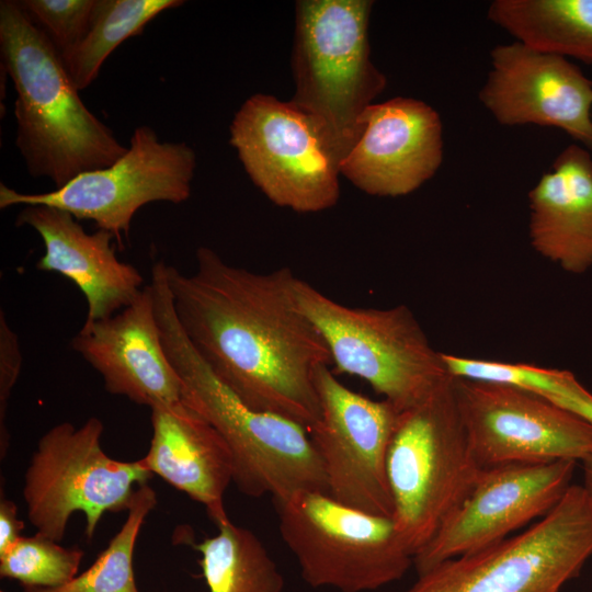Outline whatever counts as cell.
<instances>
[{"label": "cell", "instance_id": "484cf974", "mask_svg": "<svg viewBox=\"0 0 592 592\" xmlns=\"http://www.w3.org/2000/svg\"><path fill=\"white\" fill-rule=\"evenodd\" d=\"M83 555L82 549L62 547L41 533L22 536L0 557V576L25 588H57L76 577Z\"/></svg>", "mask_w": 592, "mask_h": 592}, {"label": "cell", "instance_id": "83f0119b", "mask_svg": "<svg viewBox=\"0 0 592 592\" xmlns=\"http://www.w3.org/2000/svg\"><path fill=\"white\" fill-rule=\"evenodd\" d=\"M22 352L16 333L4 311H0V457L5 456L10 434L7 425L8 405L22 368Z\"/></svg>", "mask_w": 592, "mask_h": 592}, {"label": "cell", "instance_id": "4fadbf2b", "mask_svg": "<svg viewBox=\"0 0 592 592\" xmlns=\"http://www.w3.org/2000/svg\"><path fill=\"white\" fill-rule=\"evenodd\" d=\"M454 392L481 468L582 462L592 455V424L533 392L510 384L460 377H454Z\"/></svg>", "mask_w": 592, "mask_h": 592}, {"label": "cell", "instance_id": "4316f807", "mask_svg": "<svg viewBox=\"0 0 592 592\" xmlns=\"http://www.w3.org/2000/svg\"><path fill=\"white\" fill-rule=\"evenodd\" d=\"M20 4L62 54L83 38L96 0H23Z\"/></svg>", "mask_w": 592, "mask_h": 592}, {"label": "cell", "instance_id": "5b68a950", "mask_svg": "<svg viewBox=\"0 0 592 592\" xmlns=\"http://www.w3.org/2000/svg\"><path fill=\"white\" fill-rule=\"evenodd\" d=\"M482 469L459 414L453 376L400 412L386 470L392 520L413 557L467 499Z\"/></svg>", "mask_w": 592, "mask_h": 592}, {"label": "cell", "instance_id": "d4e9b609", "mask_svg": "<svg viewBox=\"0 0 592 592\" xmlns=\"http://www.w3.org/2000/svg\"><path fill=\"white\" fill-rule=\"evenodd\" d=\"M157 504L156 491L148 485L135 489L127 517L92 566L57 588H25V592H138L133 555L145 519Z\"/></svg>", "mask_w": 592, "mask_h": 592}, {"label": "cell", "instance_id": "d6986e66", "mask_svg": "<svg viewBox=\"0 0 592 592\" xmlns=\"http://www.w3.org/2000/svg\"><path fill=\"white\" fill-rule=\"evenodd\" d=\"M151 410L145 467L201 503L216 526L229 520L225 492L234 479L231 453L216 429L181 401Z\"/></svg>", "mask_w": 592, "mask_h": 592}, {"label": "cell", "instance_id": "2e32d148", "mask_svg": "<svg viewBox=\"0 0 592 592\" xmlns=\"http://www.w3.org/2000/svg\"><path fill=\"white\" fill-rule=\"evenodd\" d=\"M363 133L339 166L363 192L401 196L419 189L443 159L442 123L426 103L395 98L372 104L363 118Z\"/></svg>", "mask_w": 592, "mask_h": 592}, {"label": "cell", "instance_id": "5bb4252c", "mask_svg": "<svg viewBox=\"0 0 592 592\" xmlns=\"http://www.w3.org/2000/svg\"><path fill=\"white\" fill-rule=\"evenodd\" d=\"M574 460L509 463L483 468L474 489L413 557L418 574L496 545L547 515L571 487Z\"/></svg>", "mask_w": 592, "mask_h": 592}, {"label": "cell", "instance_id": "4dcf8cb0", "mask_svg": "<svg viewBox=\"0 0 592 592\" xmlns=\"http://www.w3.org/2000/svg\"><path fill=\"white\" fill-rule=\"evenodd\" d=\"M0 592H5V591L1 590Z\"/></svg>", "mask_w": 592, "mask_h": 592}, {"label": "cell", "instance_id": "9a60e30c", "mask_svg": "<svg viewBox=\"0 0 592 592\" xmlns=\"http://www.w3.org/2000/svg\"><path fill=\"white\" fill-rule=\"evenodd\" d=\"M479 99L502 125L556 127L592 150V80L563 56L496 46Z\"/></svg>", "mask_w": 592, "mask_h": 592}, {"label": "cell", "instance_id": "f546056e", "mask_svg": "<svg viewBox=\"0 0 592 592\" xmlns=\"http://www.w3.org/2000/svg\"><path fill=\"white\" fill-rule=\"evenodd\" d=\"M583 463V477H584V483L583 488L592 499V455L584 460Z\"/></svg>", "mask_w": 592, "mask_h": 592}, {"label": "cell", "instance_id": "52a82bcc", "mask_svg": "<svg viewBox=\"0 0 592 592\" xmlns=\"http://www.w3.org/2000/svg\"><path fill=\"white\" fill-rule=\"evenodd\" d=\"M281 536L312 588L366 592L401 579L413 555L392 517L354 509L322 491L273 499Z\"/></svg>", "mask_w": 592, "mask_h": 592}, {"label": "cell", "instance_id": "7402d4cb", "mask_svg": "<svg viewBox=\"0 0 592 592\" xmlns=\"http://www.w3.org/2000/svg\"><path fill=\"white\" fill-rule=\"evenodd\" d=\"M195 545L209 592H282L283 577L258 536L231 521Z\"/></svg>", "mask_w": 592, "mask_h": 592}, {"label": "cell", "instance_id": "f1b7e54d", "mask_svg": "<svg viewBox=\"0 0 592 592\" xmlns=\"http://www.w3.org/2000/svg\"><path fill=\"white\" fill-rule=\"evenodd\" d=\"M24 523L18 519L16 504L3 498L0 500V557L8 553L22 537Z\"/></svg>", "mask_w": 592, "mask_h": 592}, {"label": "cell", "instance_id": "30bf717a", "mask_svg": "<svg viewBox=\"0 0 592 592\" xmlns=\"http://www.w3.org/2000/svg\"><path fill=\"white\" fill-rule=\"evenodd\" d=\"M196 155L185 143L160 141L149 126L134 129L126 152L106 168L81 173L45 193L0 184V208L46 205L93 220L122 244L136 212L151 202L180 204L191 196Z\"/></svg>", "mask_w": 592, "mask_h": 592}, {"label": "cell", "instance_id": "6da1fadb", "mask_svg": "<svg viewBox=\"0 0 592 592\" xmlns=\"http://www.w3.org/2000/svg\"><path fill=\"white\" fill-rule=\"evenodd\" d=\"M184 274L167 264L177 318L213 373L250 408L299 423L320 415L314 375L332 363L326 341L299 309L288 267L255 273L200 247Z\"/></svg>", "mask_w": 592, "mask_h": 592}, {"label": "cell", "instance_id": "8992f818", "mask_svg": "<svg viewBox=\"0 0 592 592\" xmlns=\"http://www.w3.org/2000/svg\"><path fill=\"white\" fill-rule=\"evenodd\" d=\"M299 309L326 341L337 372L357 376L400 412L426 399L452 375L405 305L352 308L295 275Z\"/></svg>", "mask_w": 592, "mask_h": 592}, {"label": "cell", "instance_id": "7c38bea8", "mask_svg": "<svg viewBox=\"0 0 592 592\" xmlns=\"http://www.w3.org/2000/svg\"><path fill=\"white\" fill-rule=\"evenodd\" d=\"M314 382L320 415L308 433L328 493L354 509L392 517L386 458L400 411L348 388L329 365L316 368Z\"/></svg>", "mask_w": 592, "mask_h": 592}, {"label": "cell", "instance_id": "44dd1931", "mask_svg": "<svg viewBox=\"0 0 592 592\" xmlns=\"http://www.w3.org/2000/svg\"><path fill=\"white\" fill-rule=\"evenodd\" d=\"M488 16L534 50L592 65V0H496Z\"/></svg>", "mask_w": 592, "mask_h": 592}, {"label": "cell", "instance_id": "ac0fdd59", "mask_svg": "<svg viewBox=\"0 0 592 592\" xmlns=\"http://www.w3.org/2000/svg\"><path fill=\"white\" fill-rule=\"evenodd\" d=\"M15 225L32 227L43 240L45 253L36 269L65 276L84 295V322L106 319L140 296L143 275L116 257L111 232L89 234L71 214L46 205L23 206Z\"/></svg>", "mask_w": 592, "mask_h": 592}, {"label": "cell", "instance_id": "9c48e42d", "mask_svg": "<svg viewBox=\"0 0 592 592\" xmlns=\"http://www.w3.org/2000/svg\"><path fill=\"white\" fill-rule=\"evenodd\" d=\"M103 431V422L91 417L80 426L56 424L39 437L22 490L37 533L59 543L71 515L81 512L91 539L103 514L127 510L134 485L151 477L141 459L110 457L101 445Z\"/></svg>", "mask_w": 592, "mask_h": 592}, {"label": "cell", "instance_id": "ba28073f", "mask_svg": "<svg viewBox=\"0 0 592 592\" xmlns=\"http://www.w3.org/2000/svg\"><path fill=\"white\" fill-rule=\"evenodd\" d=\"M592 556V499L571 485L561 501L524 532L445 560L402 592H560Z\"/></svg>", "mask_w": 592, "mask_h": 592}, {"label": "cell", "instance_id": "e0dca14e", "mask_svg": "<svg viewBox=\"0 0 592 592\" xmlns=\"http://www.w3.org/2000/svg\"><path fill=\"white\" fill-rule=\"evenodd\" d=\"M71 346L112 395L150 409L183 401V384L163 348L149 284L115 315L84 322Z\"/></svg>", "mask_w": 592, "mask_h": 592}, {"label": "cell", "instance_id": "ffe728a7", "mask_svg": "<svg viewBox=\"0 0 592 592\" xmlns=\"http://www.w3.org/2000/svg\"><path fill=\"white\" fill-rule=\"evenodd\" d=\"M534 250L567 272L592 266V157L569 145L528 194Z\"/></svg>", "mask_w": 592, "mask_h": 592}, {"label": "cell", "instance_id": "3957f363", "mask_svg": "<svg viewBox=\"0 0 592 592\" xmlns=\"http://www.w3.org/2000/svg\"><path fill=\"white\" fill-rule=\"evenodd\" d=\"M164 261L151 267L150 288L167 356L183 384V401L226 442L240 492L260 498L301 490L328 493L308 430L297 422L247 406L208 367L184 333L174 311Z\"/></svg>", "mask_w": 592, "mask_h": 592}, {"label": "cell", "instance_id": "603a6c76", "mask_svg": "<svg viewBox=\"0 0 592 592\" xmlns=\"http://www.w3.org/2000/svg\"><path fill=\"white\" fill-rule=\"evenodd\" d=\"M182 3L181 0H96L83 38L60 54L76 88L80 91L89 87L118 45L141 34L144 27L161 12Z\"/></svg>", "mask_w": 592, "mask_h": 592}, {"label": "cell", "instance_id": "277c9868", "mask_svg": "<svg viewBox=\"0 0 592 592\" xmlns=\"http://www.w3.org/2000/svg\"><path fill=\"white\" fill-rule=\"evenodd\" d=\"M368 0L296 3L295 94L338 167L363 133L366 110L386 87L369 56Z\"/></svg>", "mask_w": 592, "mask_h": 592}, {"label": "cell", "instance_id": "8fae6325", "mask_svg": "<svg viewBox=\"0 0 592 592\" xmlns=\"http://www.w3.org/2000/svg\"><path fill=\"white\" fill-rule=\"evenodd\" d=\"M230 144L275 205L315 213L338 202L339 167L311 121L291 102L260 93L249 98L232 119Z\"/></svg>", "mask_w": 592, "mask_h": 592}, {"label": "cell", "instance_id": "cb8c5ba5", "mask_svg": "<svg viewBox=\"0 0 592 592\" xmlns=\"http://www.w3.org/2000/svg\"><path fill=\"white\" fill-rule=\"evenodd\" d=\"M448 373L454 377L510 384L592 424V394L571 372L526 363L478 360L443 353Z\"/></svg>", "mask_w": 592, "mask_h": 592}, {"label": "cell", "instance_id": "7a4b0ae2", "mask_svg": "<svg viewBox=\"0 0 592 592\" xmlns=\"http://www.w3.org/2000/svg\"><path fill=\"white\" fill-rule=\"evenodd\" d=\"M0 54L16 92L15 146L31 175L48 178L58 189L126 152L84 105L59 52L20 1L0 2Z\"/></svg>", "mask_w": 592, "mask_h": 592}]
</instances>
